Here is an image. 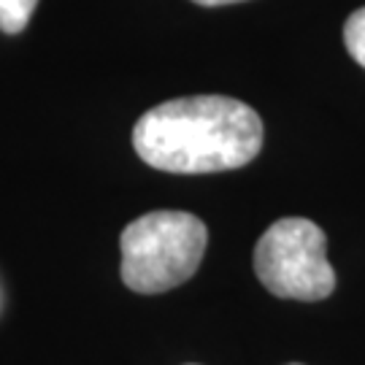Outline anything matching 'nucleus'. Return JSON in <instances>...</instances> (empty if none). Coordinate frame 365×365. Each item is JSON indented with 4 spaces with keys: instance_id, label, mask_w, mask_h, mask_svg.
I'll list each match as a JSON object with an SVG mask.
<instances>
[{
    "instance_id": "f257e3e1",
    "label": "nucleus",
    "mask_w": 365,
    "mask_h": 365,
    "mask_svg": "<svg viewBox=\"0 0 365 365\" xmlns=\"http://www.w3.org/2000/svg\"><path fill=\"white\" fill-rule=\"evenodd\" d=\"M262 119L227 95L173 98L149 108L133 128V149L165 173H220L260 155Z\"/></svg>"
},
{
    "instance_id": "f03ea898",
    "label": "nucleus",
    "mask_w": 365,
    "mask_h": 365,
    "mask_svg": "<svg viewBox=\"0 0 365 365\" xmlns=\"http://www.w3.org/2000/svg\"><path fill=\"white\" fill-rule=\"evenodd\" d=\"M206 244L209 230L195 214L149 211L122 230V282L138 295L168 292L195 276Z\"/></svg>"
},
{
    "instance_id": "7ed1b4c3",
    "label": "nucleus",
    "mask_w": 365,
    "mask_h": 365,
    "mask_svg": "<svg viewBox=\"0 0 365 365\" xmlns=\"http://www.w3.org/2000/svg\"><path fill=\"white\" fill-rule=\"evenodd\" d=\"M255 274L276 298L325 300L336 289V271L327 262V238L319 225L284 217L260 235Z\"/></svg>"
},
{
    "instance_id": "20e7f679",
    "label": "nucleus",
    "mask_w": 365,
    "mask_h": 365,
    "mask_svg": "<svg viewBox=\"0 0 365 365\" xmlns=\"http://www.w3.org/2000/svg\"><path fill=\"white\" fill-rule=\"evenodd\" d=\"M36 6L38 0H0V30L9 36L22 33L30 25Z\"/></svg>"
},
{
    "instance_id": "39448f33",
    "label": "nucleus",
    "mask_w": 365,
    "mask_h": 365,
    "mask_svg": "<svg viewBox=\"0 0 365 365\" xmlns=\"http://www.w3.org/2000/svg\"><path fill=\"white\" fill-rule=\"evenodd\" d=\"M344 43L349 54L354 57V63H360L365 68V6L346 19L344 25Z\"/></svg>"
},
{
    "instance_id": "423d86ee",
    "label": "nucleus",
    "mask_w": 365,
    "mask_h": 365,
    "mask_svg": "<svg viewBox=\"0 0 365 365\" xmlns=\"http://www.w3.org/2000/svg\"><path fill=\"white\" fill-rule=\"evenodd\" d=\"M192 3H197V6H230V3H241V0H192Z\"/></svg>"
},
{
    "instance_id": "0eeeda50",
    "label": "nucleus",
    "mask_w": 365,
    "mask_h": 365,
    "mask_svg": "<svg viewBox=\"0 0 365 365\" xmlns=\"http://www.w3.org/2000/svg\"><path fill=\"white\" fill-rule=\"evenodd\" d=\"M289 365H300V363H289Z\"/></svg>"
}]
</instances>
